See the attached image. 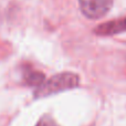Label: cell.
Segmentation results:
<instances>
[{
    "label": "cell",
    "instance_id": "1",
    "mask_svg": "<svg viewBox=\"0 0 126 126\" xmlns=\"http://www.w3.org/2000/svg\"><path fill=\"white\" fill-rule=\"evenodd\" d=\"M80 84V78L73 72H62L51 76L34 92V97L41 98L58 94L60 92L75 89Z\"/></svg>",
    "mask_w": 126,
    "mask_h": 126
},
{
    "label": "cell",
    "instance_id": "2",
    "mask_svg": "<svg viewBox=\"0 0 126 126\" xmlns=\"http://www.w3.org/2000/svg\"><path fill=\"white\" fill-rule=\"evenodd\" d=\"M79 6L84 17L96 20L111 10L113 0H79Z\"/></svg>",
    "mask_w": 126,
    "mask_h": 126
},
{
    "label": "cell",
    "instance_id": "3",
    "mask_svg": "<svg viewBox=\"0 0 126 126\" xmlns=\"http://www.w3.org/2000/svg\"><path fill=\"white\" fill-rule=\"evenodd\" d=\"M126 31V18L111 20L101 23L94 29V33L97 35H114Z\"/></svg>",
    "mask_w": 126,
    "mask_h": 126
},
{
    "label": "cell",
    "instance_id": "4",
    "mask_svg": "<svg viewBox=\"0 0 126 126\" xmlns=\"http://www.w3.org/2000/svg\"><path fill=\"white\" fill-rule=\"evenodd\" d=\"M24 81L29 86L39 87L46 81V75L40 71H29L28 73L24 74Z\"/></svg>",
    "mask_w": 126,
    "mask_h": 126
},
{
    "label": "cell",
    "instance_id": "5",
    "mask_svg": "<svg viewBox=\"0 0 126 126\" xmlns=\"http://www.w3.org/2000/svg\"><path fill=\"white\" fill-rule=\"evenodd\" d=\"M35 126H60V125L58 124L51 116L46 115V116H42V117L40 118L39 122L37 123Z\"/></svg>",
    "mask_w": 126,
    "mask_h": 126
}]
</instances>
